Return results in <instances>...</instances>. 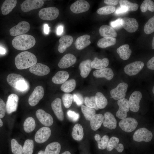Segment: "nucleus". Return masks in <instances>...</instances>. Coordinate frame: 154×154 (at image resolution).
Returning <instances> with one entry per match:
<instances>
[{
    "label": "nucleus",
    "mask_w": 154,
    "mask_h": 154,
    "mask_svg": "<svg viewBox=\"0 0 154 154\" xmlns=\"http://www.w3.org/2000/svg\"><path fill=\"white\" fill-rule=\"evenodd\" d=\"M69 77L68 72L63 70L58 72L53 77L52 81L53 83L56 84H61L65 82Z\"/></svg>",
    "instance_id": "30"
},
{
    "label": "nucleus",
    "mask_w": 154,
    "mask_h": 154,
    "mask_svg": "<svg viewBox=\"0 0 154 154\" xmlns=\"http://www.w3.org/2000/svg\"><path fill=\"white\" fill-rule=\"evenodd\" d=\"M128 85L125 82L119 84L117 87L110 92L112 98L115 100H119L125 98L127 91Z\"/></svg>",
    "instance_id": "8"
},
{
    "label": "nucleus",
    "mask_w": 154,
    "mask_h": 154,
    "mask_svg": "<svg viewBox=\"0 0 154 154\" xmlns=\"http://www.w3.org/2000/svg\"><path fill=\"white\" fill-rule=\"evenodd\" d=\"M110 25L111 27L113 29H119L122 27V19L119 18L114 21H112L110 22Z\"/></svg>",
    "instance_id": "52"
},
{
    "label": "nucleus",
    "mask_w": 154,
    "mask_h": 154,
    "mask_svg": "<svg viewBox=\"0 0 154 154\" xmlns=\"http://www.w3.org/2000/svg\"><path fill=\"white\" fill-rule=\"evenodd\" d=\"M119 139L117 137L113 136L111 137L106 147L108 151H111L115 148L118 152H122L124 150V146L122 143H119Z\"/></svg>",
    "instance_id": "25"
},
{
    "label": "nucleus",
    "mask_w": 154,
    "mask_h": 154,
    "mask_svg": "<svg viewBox=\"0 0 154 154\" xmlns=\"http://www.w3.org/2000/svg\"><path fill=\"white\" fill-rule=\"evenodd\" d=\"M37 154H44V151H43L40 150L38 152Z\"/></svg>",
    "instance_id": "62"
},
{
    "label": "nucleus",
    "mask_w": 154,
    "mask_h": 154,
    "mask_svg": "<svg viewBox=\"0 0 154 154\" xmlns=\"http://www.w3.org/2000/svg\"><path fill=\"white\" fill-rule=\"evenodd\" d=\"M115 38L110 37H104L99 40L97 44L99 47L104 48L114 45L116 43Z\"/></svg>",
    "instance_id": "34"
},
{
    "label": "nucleus",
    "mask_w": 154,
    "mask_h": 154,
    "mask_svg": "<svg viewBox=\"0 0 154 154\" xmlns=\"http://www.w3.org/2000/svg\"><path fill=\"white\" fill-rule=\"evenodd\" d=\"M60 144L57 142H54L48 144L46 147L44 154H59L61 150Z\"/></svg>",
    "instance_id": "36"
},
{
    "label": "nucleus",
    "mask_w": 154,
    "mask_h": 154,
    "mask_svg": "<svg viewBox=\"0 0 154 154\" xmlns=\"http://www.w3.org/2000/svg\"><path fill=\"white\" fill-rule=\"evenodd\" d=\"M103 122L104 127L110 129H115L117 127V120L114 115L111 112H107L104 115Z\"/></svg>",
    "instance_id": "22"
},
{
    "label": "nucleus",
    "mask_w": 154,
    "mask_h": 154,
    "mask_svg": "<svg viewBox=\"0 0 154 154\" xmlns=\"http://www.w3.org/2000/svg\"><path fill=\"white\" fill-rule=\"evenodd\" d=\"M128 11L127 9L124 7H121L116 9L115 14L116 15H120L126 13Z\"/></svg>",
    "instance_id": "54"
},
{
    "label": "nucleus",
    "mask_w": 154,
    "mask_h": 154,
    "mask_svg": "<svg viewBox=\"0 0 154 154\" xmlns=\"http://www.w3.org/2000/svg\"><path fill=\"white\" fill-rule=\"evenodd\" d=\"M96 103L97 107L100 109H104L107 105L108 100L101 92H97L95 96Z\"/></svg>",
    "instance_id": "37"
},
{
    "label": "nucleus",
    "mask_w": 154,
    "mask_h": 154,
    "mask_svg": "<svg viewBox=\"0 0 154 154\" xmlns=\"http://www.w3.org/2000/svg\"><path fill=\"white\" fill-rule=\"evenodd\" d=\"M35 43V39L33 36L26 34L17 36L12 41L14 48L21 50L29 49L33 47Z\"/></svg>",
    "instance_id": "2"
},
{
    "label": "nucleus",
    "mask_w": 154,
    "mask_h": 154,
    "mask_svg": "<svg viewBox=\"0 0 154 154\" xmlns=\"http://www.w3.org/2000/svg\"><path fill=\"white\" fill-rule=\"evenodd\" d=\"M63 27L62 25H59L57 27L56 30V34L57 35H61L63 32Z\"/></svg>",
    "instance_id": "57"
},
{
    "label": "nucleus",
    "mask_w": 154,
    "mask_h": 154,
    "mask_svg": "<svg viewBox=\"0 0 154 154\" xmlns=\"http://www.w3.org/2000/svg\"><path fill=\"white\" fill-rule=\"evenodd\" d=\"M3 122L0 118V127H2L3 125Z\"/></svg>",
    "instance_id": "63"
},
{
    "label": "nucleus",
    "mask_w": 154,
    "mask_h": 154,
    "mask_svg": "<svg viewBox=\"0 0 154 154\" xmlns=\"http://www.w3.org/2000/svg\"><path fill=\"white\" fill-rule=\"evenodd\" d=\"M74 101L78 106H81L83 104L84 100L82 96L78 93L74 94L73 95Z\"/></svg>",
    "instance_id": "51"
},
{
    "label": "nucleus",
    "mask_w": 154,
    "mask_h": 154,
    "mask_svg": "<svg viewBox=\"0 0 154 154\" xmlns=\"http://www.w3.org/2000/svg\"><path fill=\"white\" fill-rule=\"evenodd\" d=\"M152 91H153V94H154V86L153 87V88Z\"/></svg>",
    "instance_id": "64"
},
{
    "label": "nucleus",
    "mask_w": 154,
    "mask_h": 154,
    "mask_svg": "<svg viewBox=\"0 0 154 154\" xmlns=\"http://www.w3.org/2000/svg\"><path fill=\"white\" fill-rule=\"evenodd\" d=\"M116 51L120 58L124 60L129 58L132 53V51L128 44H123L120 46L117 49Z\"/></svg>",
    "instance_id": "31"
},
{
    "label": "nucleus",
    "mask_w": 154,
    "mask_h": 154,
    "mask_svg": "<svg viewBox=\"0 0 154 154\" xmlns=\"http://www.w3.org/2000/svg\"><path fill=\"white\" fill-rule=\"evenodd\" d=\"M34 142L32 139H27L24 143L23 147V154H32L34 148Z\"/></svg>",
    "instance_id": "43"
},
{
    "label": "nucleus",
    "mask_w": 154,
    "mask_h": 154,
    "mask_svg": "<svg viewBox=\"0 0 154 154\" xmlns=\"http://www.w3.org/2000/svg\"><path fill=\"white\" fill-rule=\"evenodd\" d=\"M147 66L149 69L154 70V57H153L148 61L147 64Z\"/></svg>",
    "instance_id": "55"
},
{
    "label": "nucleus",
    "mask_w": 154,
    "mask_h": 154,
    "mask_svg": "<svg viewBox=\"0 0 154 154\" xmlns=\"http://www.w3.org/2000/svg\"><path fill=\"white\" fill-rule=\"evenodd\" d=\"M152 49H154V37H153V40H152Z\"/></svg>",
    "instance_id": "60"
},
{
    "label": "nucleus",
    "mask_w": 154,
    "mask_h": 154,
    "mask_svg": "<svg viewBox=\"0 0 154 154\" xmlns=\"http://www.w3.org/2000/svg\"><path fill=\"white\" fill-rule=\"evenodd\" d=\"M104 120V116L102 114H95L91 118L90 124L91 129L96 131L101 126Z\"/></svg>",
    "instance_id": "29"
},
{
    "label": "nucleus",
    "mask_w": 154,
    "mask_h": 154,
    "mask_svg": "<svg viewBox=\"0 0 154 154\" xmlns=\"http://www.w3.org/2000/svg\"><path fill=\"white\" fill-rule=\"evenodd\" d=\"M76 60V57L74 55L70 53L67 54L61 59L58 64V66L61 68H67L74 64Z\"/></svg>",
    "instance_id": "20"
},
{
    "label": "nucleus",
    "mask_w": 154,
    "mask_h": 154,
    "mask_svg": "<svg viewBox=\"0 0 154 154\" xmlns=\"http://www.w3.org/2000/svg\"><path fill=\"white\" fill-rule=\"evenodd\" d=\"M121 19L122 27L127 32L133 33L138 29L139 24L135 19L125 17Z\"/></svg>",
    "instance_id": "15"
},
{
    "label": "nucleus",
    "mask_w": 154,
    "mask_h": 154,
    "mask_svg": "<svg viewBox=\"0 0 154 154\" xmlns=\"http://www.w3.org/2000/svg\"><path fill=\"white\" fill-rule=\"evenodd\" d=\"M144 65V63L142 61H135L125 66L124 71L126 74L129 76L135 75L142 69Z\"/></svg>",
    "instance_id": "10"
},
{
    "label": "nucleus",
    "mask_w": 154,
    "mask_h": 154,
    "mask_svg": "<svg viewBox=\"0 0 154 154\" xmlns=\"http://www.w3.org/2000/svg\"><path fill=\"white\" fill-rule=\"evenodd\" d=\"M29 70L31 73L40 76L46 75L50 72L48 66L40 63H36L30 67Z\"/></svg>",
    "instance_id": "18"
},
{
    "label": "nucleus",
    "mask_w": 154,
    "mask_h": 154,
    "mask_svg": "<svg viewBox=\"0 0 154 154\" xmlns=\"http://www.w3.org/2000/svg\"><path fill=\"white\" fill-rule=\"evenodd\" d=\"M19 98L15 94L10 95L8 97L6 104V110L7 113L10 114L17 110Z\"/></svg>",
    "instance_id": "19"
},
{
    "label": "nucleus",
    "mask_w": 154,
    "mask_h": 154,
    "mask_svg": "<svg viewBox=\"0 0 154 154\" xmlns=\"http://www.w3.org/2000/svg\"><path fill=\"white\" fill-rule=\"evenodd\" d=\"M15 62L18 69L23 70L30 68L37 63V59L33 53L28 51H24L17 55Z\"/></svg>",
    "instance_id": "1"
},
{
    "label": "nucleus",
    "mask_w": 154,
    "mask_h": 154,
    "mask_svg": "<svg viewBox=\"0 0 154 154\" xmlns=\"http://www.w3.org/2000/svg\"><path fill=\"white\" fill-rule=\"evenodd\" d=\"M72 36L69 35L62 36L59 40V44L58 47V50L60 53H63L67 48L70 47L73 42Z\"/></svg>",
    "instance_id": "24"
},
{
    "label": "nucleus",
    "mask_w": 154,
    "mask_h": 154,
    "mask_svg": "<svg viewBox=\"0 0 154 154\" xmlns=\"http://www.w3.org/2000/svg\"><path fill=\"white\" fill-rule=\"evenodd\" d=\"M59 14V10L54 7L42 8L38 13V16L42 20L48 21L55 19Z\"/></svg>",
    "instance_id": "4"
},
{
    "label": "nucleus",
    "mask_w": 154,
    "mask_h": 154,
    "mask_svg": "<svg viewBox=\"0 0 154 154\" xmlns=\"http://www.w3.org/2000/svg\"><path fill=\"white\" fill-rule=\"evenodd\" d=\"M67 115L68 118L74 122L77 121L80 117V115L79 114L71 110L68 111Z\"/></svg>",
    "instance_id": "50"
},
{
    "label": "nucleus",
    "mask_w": 154,
    "mask_h": 154,
    "mask_svg": "<svg viewBox=\"0 0 154 154\" xmlns=\"http://www.w3.org/2000/svg\"><path fill=\"white\" fill-rule=\"evenodd\" d=\"M84 101L86 106L96 110L99 109L96 106L95 96L86 97L84 98Z\"/></svg>",
    "instance_id": "49"
},
{
    "label": "nucleus",
    "mask_w": 154,
    "mask_h": 154,
    "mask_svg": "<svg viewBox=\"0 0 154 154\" xmlns=\"http://www.w3.org/2000/svg\"><path fill=\"white\" fill-rule=\"evenodd\" d=\"M6 52L5 50L2 47L0 46V54H4Z\"/></svg>",
    "instance_id": "59"
},
{
    "label": "nucleus",
    "mask_w": 154,
    "mask_h": 154,
    "mask_svg": "<svg viewBox=\"0 0 154 154\" xmlns=\"http://www.w3.org/2000/svg\"><path fill=\"white\" fill-rule=\"evenodd\" d=\"M94 139L97 142L99 149L103 150L106 148L109 139L108 135H105L101 138L100 135L97 134L95 135Z\"/></svg>",
    "instance_id": "38"
},
{
    "label": "nucleus",
    "mask_w": 154,
    "mask_h": 154,
    "mask_svg": "<svg viewBox=\"0 0 154 154\" xmlns=\"http://www.w3.org/2000/svg\"><path fill=\"white\" fill-rule=\"evenodd\" d=\"M17 1L16 0H6L3 3L1 7L2 14L7 15L11 12L16 6Z\"/></svg>",
    "instance_id": "33"
},
{
    "label": "nucleus",
    "mask_w": 154,
    "mask_h": 154,
    "mask_svg": "<svg viewBox=\"0 0 154 154\" xmlns=\"http://www.w3.org/2000/svg\"><path fill=\"white\" fill-rule=\"evenodd\" d=\"M83 128L79 123L76 124L73 128L72 133V136L75 140L78 141L81 140L84 136Z\"/></svg>",
    "instance_id": "35"
},
{
    "label": "nucleus",
    "mask_w": 154,
    "mask_h": 154,
    "mask_svg": "<svg viewBox=\"0 0 154 154\" xmlns=\"http://www.w3.org/2000/svg\"><path fill=\"white\" fill-rule=\"evenodd\" d=\"M142 97V94L139 91H136L132 93L128 101L129 109L131 111L137 112L139 110Z\"/></svg>",
    "instance_id": "7"
},
{
    "label": "nucleus",
    "mask_w": 154,
    "mask_h": 154,
    "mask_svg": "<svg viewBox=\"0 0 154 154\" xmlns=\"http://www.w3.org/2000/svg\"><path fill=\"white\" fill-rule=\"evenodd\" d=\"M30 28V25L28 22L25 21H21L10 29V34L12 36L23 35L27 32Z\"/></svg>",
    "instance_id": "9"
},
{
    "label": "nucleus",
    "mask_w": 154,
    "mask_h": 154,
    "mask_svg": "<svg viewBox=\"0 0 154 154\" xmlns=\"http://www.w3.org/2000/svg\"><path fill=\"white\" fill-rule=\"evenodd\" d=\"M62 99L64 107L69 108L71 106L73 100V96L72 94L65 93L62 96Z\"/></svg>",
    "instance_id": "48"
},
{
    "label": "nucleus",
    "mask_w": 154,
    "mask_h": 154,
    "mask_svg": "<svg viewBox=\"0 0 154 154\" xmlns=\"http://www.w3.org/2000/svg\"><path fill=\"white\" fill-rule=\"evenodd\" d=\"M138 124L137 120L132 117L122 119L118 123L119 126L123 130L128 133L133 131L137 127Z\"/></svg>",
    "instance_id": "6"
},
{
    "label": "nucleus",
    "mask_w": 154,
    "mask_h": 154,
    "mask_svg": "<svg viewBox=\"0 0 154 154\" xmlns=\"http://www.w3.org/2000/svg\"><path fill=\"white\" fill-rule=\"evenodd\" d=\"M11 151L13 154H23V147L15 139L11 141Z\"/></svg>",
    "instance_id": "45"
},
{
    "label": "nucleus",
    "mask_w": 154,
    "mask_h": 154,
    "mask_svg": "<svg viewBox=\"0 0 154 154\" xmlns=\"http://www.w3.org/2000/svg\"><path fill=\"white\" fill-rule=\"evenodd\" d=\"M44 93V90L42 86H38L36 87L29 98V104L32 106H36L43 98Z\"/></svg>",
    "instance_id": "11"
},
{
    "label": "nucleus",
    "mask_w": 154,
    "mask_h": 154,
    "mask_svg": "<svg viewBox=\"0 0 154 154\" xmlns=\"http://www.w3.org/2000/svg\"><path fill=\"white\" fill-rule=\"evenodd\" d=\"M76 85V81L74 79L69 80L63 83L60 87L62 91L69 93L72 91L75 88Z\"/></svg>",
    "instance_id": "40"
},
{
    "label": "nucleus",
    "mask_w": 154,
    "mask_h": 154,
    "mask_svg": "<svg viewBox=\"0 0 154 154\" xmlns=\"http://www.w3.org/2000/svg\"><path fill=\"white\" fill-rule=\"evenodd\" d=\"M51 133L50 129L44 127L40 128L35 133V139L38 143H42L46 141L50 137Z\"/></svg>",
    "instance_id": "17"
},
{
    "label": "nucleus",
    "mask_w": 154,
    "mask_h": 154,
    "mask_svg": "<svg viewBox=\"0 0 154 154\" xmlns=\"http://www.w3.org/2000/svg\"><path fill=\"white\" fill-rule=\"evenodd\" d=\"M109 63V60L107 58H105L101 59L95 57L91 62V67L92 68L100 69L106 67L108 65Z\"/></svg>",
    "instance_id": "32"
},
{
    "label": "nucleus",
    "mask_w": 154,
    "mask_h": 154,
    "mask_svg": "<svg viewBox=\"0 0 154 154\" xmlns=\"http://www.w3.org/2000/svg\"><path fill=\"white\" fill-rule=\"evenodd\" d=\"M116 10V7L113 6H106L98 9L97 13L100 15H108L114 12Z\"/></svg>",
    "instance_id": "46"
},
{
    "label": "nucleus",
    "mask_w": 154,
    "mask_h": 154,
    "mask_svg": "<svg viewBox=\"0 0 154 154\" xmlns=\"http://www.w3.org/2000/svg\"><path fill=\"white\" fill-rule=\"evenodd\" d=\"M117 103L119 108L116 113V116L122 119L126 118L129 109L127 100L124 98L118 100Z\"/></svg>",
    "instance_id": "16"
},
{
    "label": "nucleus",
    "mask_w": 154,
    "mask_h": 154,
    "mask_svg": "<svg viewBox=\"0 0 154 154\" xmlns=\"http://www.w3.org/2000/svg\"><path fill=\"white\" fill-rule=\"evenodd\" d=\"M144 31L147 34H149L154 31V17L150 19L145 25Z\"/></svg>",
    "instance_id": "47"
},
{
    "label": "nucleus",
    "mask_w": 154,
    "mask_h": 154,
    "mask_svg": "<svg viewBox=\"0 0 154 154\" xmlns=\"http://www.w3.org/2000/svg\"><path fill=\"white\" fill-rule=\"evenodd\" d=\"M119 1L118 0H105L104 1L105 4L113 6L117 5Z\"/></svg>",
    "instance_id": "56"
},
{
    "label": "nucleus",
    "mask_w": 154,
    "mask_h": 154,
    "mask_svg": "<svg viewBox=\"0 0 154 154\" xmlns=\"http://www.w3.org/2000/svg\"><path fill=\"white\" fill-rule=\"evenodd\" d=\"M93 74L96 78H104L109 80H112L114 76L112 70L109 68L95 70L93 72Z\"/></svg>",
    "instance_id": "23"
},
{
    "label": "nucleus",
    "mask_w": 154,
    "mask_h": 154,
    "mask_svg": "<svg viewBox=\"0 0 154 154\" xmlns=\"http://www.w3.org/2000/svg\"><path fill=\"white\" fill-rule=\"evenodd\" d=\"M35 127V122L33 118L29 117L25 119L23 124V128L26 132L29 133L32 132Z\"/></svg>",
    "instance_id": "39"
},
{
    "label": "nucleus",
    "mask_w": 154,
    "mask_h": 154,
    "mask_svg": "<svg viewBox=\"0 0 154 154\" xmlns=\"http://www.w3.org/2000/svg\"><path fill=\"white\" fill-rule=\"evenodd\" d=\"M7 81L10 86L21 91H26L29 87L28 82L20 74H10L7 77Z\"/></svg>",
    "instance_id": "3"
},
{
    "label": "nucleus",
    "mask_w": 154,
    "mask_h": 154,
    "mask_svg": "<svg viewBox=\"0 0 154 154\" xmlns=\"http://www.w3.org/2000/svg\"><path fill=\"white\" fill-rule=\"evenodd\" d=\"M91 60L87 59L81 62L79 65L80 75L83 78H86L89 75L92 68L91 67Z\"/></svg>",
    "instance_id": "27"
},
{
    "label": "nucleus",
    "mask_w": 154,
    "mask_h": 154,
    "mask_svg": "<svg viewBox=\"0 0 154 154\" xmlns=\"http://www.w3.org/2000/svg\"><path fill=\"white\" fill-rule=\"evenodd\" d=\"M6 111L5 104L3 100L0 98V118H2L5 115Z\"/></svg>",
    "instance_id": "53"
},
{
    "label": "nucleus",
    "mask_w": 154,
    "mask_h": 154,
    "mask_svg": "<svg viewBox=\"0 0 154 154\" xmlns=\"http://www.w3.org/2000/svg\"><path fill=\"white\" fill-rule=\"evenodd\" d=\"M99 32L100 35L104 37L115 38L117 35V33L114 29L106 25L101 26L99 29Z\"/></svg>",
    "instance_id": "28"
},
{
    "label": "nucleus",
    "mask_w": 154,
    "mask_h": 154,
    "mask_svg": "<svg viewBox=\"0 0 154 154\" xmlns=\"http://www.w3.org/2000/svg\"><path fill=\"white\" fill-rule=\"evenodd\" d=\"M153 135L151 132L145 127L137 129L133 135V140L137 142H148L152 139Z\"/></svg>",
    "instance_id": "5"
},
{
    "label": "nucleus",
    "mask_w": 154,
    "mask_h": 154,
    "mask_svg": "<svg viewBox=\"0 0 154 154\" xmlns=\"http://www.w3.org/2000/svg\"><path fill=\"white\" fill-rule=\"evenodd\" d=\"M90 7V5L87 1L77 0L71 5L70 9L74 13L78 14L87 11Z\"/></svg>",
    "instance_id": "13"
},
{
    "label": "nucleus",
    "mask_w": 154,
    "mask_h": 154,
    "mask_svg": "<svg viewBox=\"0 0 154 154\" xmlns=\"http://www.w3.org/2000/svg\"><path fill=\"white\" fill-rule=\"evenodd\" d=\"M81 110L85 119L90 121L92 117L96 114L95 109L82 105L81 106Z\"/></svg>",
    "instance_id": "41"
},
{
    "label": "nucleus",
    "mask_w": 154,
    "mask_h": 154,
    "mask_svg": "<svg viewBox=\"0 0 154 154\" xmlns=\"http://www.w3.org/2000/svg\"><path fill=\"white\" fill-rule=\"evenodd\" d=\"M61 154H71V153L69 151H67L62 153Z\"/></svg>",
    "instance_id": "61"
},
{
    "label": "nucleus",
    "mask_w": 154,
    "mask_h": 154,
    "mask_svg": "<svg viewBox=\"0 0 154 154\" xmlns=\"http://www.w3.org/2000/svg\"><path fill=\"white\" fill-rule=\"evenodd\" d=\"M51 108L56 116L59 120L62 121L64 119V115L62 107L61 99L57 98L52 102Z\"/></svg>",
    "instance_id": "21"
},
{
    "label": "nucleus",
    "mask_w": 154,
    "mask_h": 154,
    "mask_svg": "<svg viewBox=\"0 0 154 154\" xmlns=\"http://www.w3.org/2000/svg\"><path fill=\"white\" fill-rule=\"evenodd\" d=\"M140 9L143 13H144L148 10L153 12L154 11V3L151 0H144L141 4Z\"/></svg>",
    "instance_id": "44"
},
{
    "label": "nucleus",
    "mask_w": 154,
    "mask_h": 154,
    "mask_svg": "<svg viewBox=\"0 0 154 154\" xmlns=\"http://www.w3.org/2000/svg\"><path fill=\"white\" fill-rule=\"evenodd\" d=\"M36 116L40 122L46 126H50L53 124L54 121L52 116L44 110L39 109L36 112Z\"/></svg>",
    "instance_id": "14"
},
{
    "label": "nucleus",
    "mask_w": 154,
    "mask_h": 154,
    "mask_svg": "<svg viewBox=\"0 0 154 154\" xmlns=\"http://www.w3.org/2000/svg\"><path fill=\"white\" fill-rule=\"evenodd\" d=\"M119 2L120 7H125L128 11H135L139 8V5L137 4L131 3L128 0H120Z\"/></svg>",
    "instance_id": "42"
},
{
    "label": "nucleus",
    "mask_w": 154,
    "mask_h": 154,
    "mask_svg": "<svg viewBox=\"0 0 154 154\" xmlns=\"http://www.w3.org/2000/svg\"><path fill=\"white\" fill-rule=\"evenodd\" d=\"M90 36L89 35H85L78 37L75 41V47L78 50L84 48L91 44L89 40Z\"/></svg>",
    "instance_id": "26"
},
{
    "label": "nucleus",
    "mask_w": 154,
    "mask_h": 154,
    "mask_svg": "<svg viewBox=\"0 0 154 154\" xmlns=\"http://www.w3.org/2000/svg\"><path fill=\"white\" fill-rule=\"evenodd\" d=\"M50 27L48 26L47 24H45L44 26V32L46 35H47L49 33V32Z\"/></svg>",
    "instance_id": "58"
},
{
    "label": "nucleus",
    "mask_w": 154,
    "mask_h": 154,
    "mask_svg": "<svg viewBox=\"0 0 154 154\" xmlns=\"http://www.w3.org/2000/svg\"><path fill=\"white\" fill-rule=\"evenodd\" d=\"M44 3V1L41 0H26L21 4V7L23 11L27 12L41 7Z\"/></svg>",
    "instance_id": "12"
}]
</instances>
